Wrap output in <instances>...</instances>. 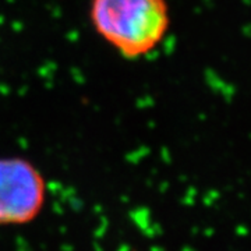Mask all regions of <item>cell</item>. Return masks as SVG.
<instances>
[{
	"instance_id": "2",
	"label": "cell",
	"mask_w": 251,
	"mask_h": 251,
	"mask_svg": "<svg viewBox=\"0 0 251 251\" xmlns=\"http://www.w3.org/2000/svg\"><path fill=\"white\" fill-rule=\"evenodd\" d=\"M46 200V179L34 162L20 155L0 156V226L34 222Z\"/></svg>"
},
{
	"instance_id": "1",
	"label": "cell",
	"mask_w": 251,
	"mask_h": 251,
	"mask_svg": "<svg viewBox=\"0 0 251 251\" xmlns=\"http://www.w3.org/2000/svg\"><path fill=\"white\" fill-rule=\"evenodd\" d=\"M88 17L97 35L127 60L152 53L171 25L166 0H91Z\"/></svg>"
}]
</instances>
